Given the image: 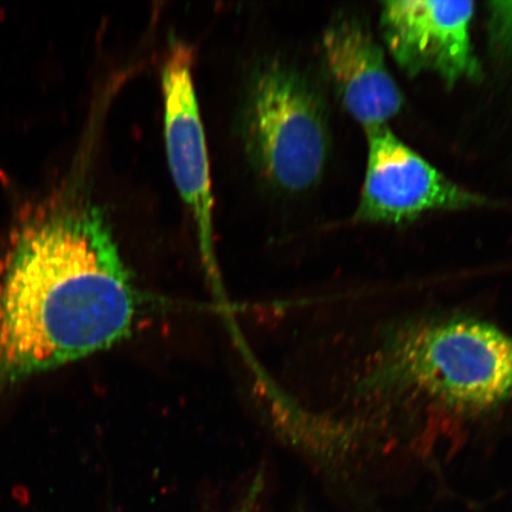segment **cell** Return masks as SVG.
<instances>
[{"mask_svg":"<svg viewBox=\"0 0 512 512\" xmlns=\"http://www.w3.org/2000/svg\"><path fill=\"white\" fill-rule=\"evenodd\" d=\"M262 491V483L259 479L248 490L245 498L239 504V507L234 512H258L260 497Z\"/></svg>","mask_w":512,"mask_h":512,"instance_id":"obj_9","label":"cell"},{"mask_svg":"<svg viewBox=\"0 0 512 512\" xmlns=\"http://www.w3.org/2000/svg\"><path fill=\"white\" fill-rule=\"evenodd\" d=\"M363 386L463 414L494 411L512 399V336L473 317L413 320L384 338Z\"/></svg>","mask_w":512,"mask_h":512,"instance_id":"obj_2","label":"cell"},{"mask_svg":"<svg viewBox=\"0 0 512 512\" xmlns=\"http://www.w3.org/2000/svg\"><path fill=\"white\" fill-rule=\"evenodd\" d=\"M138 292L102 211L63 204L24 226L0 280V389L110 349Z\"/></svg>","mask_w":512,"mask_h":512,"instance_id":"obj_1","label":"cell"},{"mask_svg":"<svg viewBox=\"0 0 512 512\" xmlns=\"http://www.w3.org/2000/svg\"><path fill=\"white\" fill-rule=\"evenodd\" d=\"M326 72L338 99L368 132L387 126L403 107V95L384 53L361 19L342 16L323 35Z\"/></svg>","mask_w":512,"mask_h":512,"instance_id":"obj_7","label":"cell"},{"mask_svg":"<svg viewBox=\"0 0 512 512\" xmlns=\"http://www.w3.org/2000/svg\"><path fill=\"white\" fill-rule=\"evenodd\" d=\"M490 5V40L501 53L512 54V2Z\"/></svg>","mask_w":512,"mask_h":512,"instance_id":"obj_8","label":"cell"},{"mask_svg":"<svg viewBox=\"0 0 512 512\" xmlns=\"http://www.w3.org/2000/svg\"><path fill=\"white\" fill-rule=\"evenodd\" d=\"M192 51L172 44L163 68L164 132L172 177L194 217L204 260L214 264L213 194L200 107L191 74Z\"/></svg>","mask_w":512,"mask_h":512,"instance_id":"obj_6","label":"cell"},{"mask_svg":"<svg viewBox=\"0 0 512 512\" xmlns=\"http://www.w3.org/2000/svg\"><path fill=\"white\" fill-rule=\"evenodd\" d=\"M473 2L399 0L382 4L381 27L389 53L409 76L437 74L448 87L478 80L473 51Z\"/></svg>","mask_w":512,"mask_h":512,"instance_id":"obj_5","label":"cell"},{"mask_svg":"<svg viewBox=\"0 0 512 512\" xmlns=\"http://www.w3.org/2000/svg\"><path fill=\"white\" fill-rule=\"evenodd\" d=\"M367 134V169L357 221L402 224L432 211L464 210L488 203L441 174L388 126Z\"/></svg>","mask_w":512,"mask_h":512,"instance_id":"obj_4","label":"cell"},{"mask_svg":"<svg viewBox=\"0 0 512 512\" xmlns=\"http://www.w3.org/2000/svg\"><path fill=\"white\" fill-rule=\"evenodd\" d=\"M241 134L254 168L274 188L310 189L323 175L329 131L322 100L292 64L267 59L243 96Z\"/></svg>","mask_w":512,"mask_h":512,"instance_id":"obj_3","label":"cell"}]
</instances>
